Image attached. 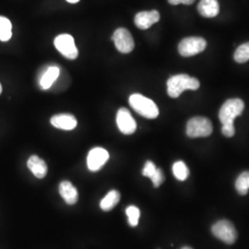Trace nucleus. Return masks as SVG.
Masks as SVG:
<instances>
[{
	"label": "nucleus",
	"mask_w": 249,
	"mask_h": 249,
	"mask_svg": "<svg viewBox=\"0 0 249 249\" xmlns=\"http://www.w3.org/2000/svg\"><path fill=\"white\" fill-rule=\"evenodd\" d=\"M12 37V24L9 18L0 16V41L8 42Z\"/></svg>",
	"instance_id": "obj_18"
},
{
	"label": "nucleus",
	"mask_w": 249,
	"mask_h": 249,
	"mask_svg": "<svg viewBox=\"0 0 249 249\" xmlns=\"http://www.w3.org/2000/svg\"><path fill=\"white\" fill-rule=\"evenodd\" d=\"M222 132L223 135L227 138H231L232 137L234 133H235V129H234V126L233 124H223V127H222Z\"/></svg>",
	"instance_id": "obj_25"
},
{
	"label": "nucleus",
	"mask_w": 249,
	"mask_h": 249,
	"mask_svg": "<svg viewBox=\"0 0 249 249\" xmlns=\"http://www.w3.org/2000/svg\"><path fill=\"white\" fill-rule=\"evenodd\" d=\"M125 213L128 218V223L132 226L136 227L139 224V220L141 217V211L136 206H129L125 210Z\"/></svg>",
	"instance_id": "obj_22"
},
{
	"label": "nucleus",
	"mask_w": 249,
	"mask_h": 249,
	"mask_svg": "<svg viewBox=\"0 0 249 249\" xmlns=\"http://www.w3.org/2000/svg\"><path fill=\"white\" fill-rule=\"evenodd\" d=\"M116 49L120 53H128L133 51L135 42L130 32L124 28L117 29L112 36Z\"/></svg>",
	"instance_id": "obj_8"
},
{
	"label": "nucleus",
	"mask_w": 249,
	"mask_h": 249,
	"mask_svg": "<svg viewBox=\"0 0 249 249\" xmlns=\"http://www.w3.org/2000/svg\"><path fill=\"white\" fill-rule=\"evenodd\" d=\"M191 249V248H189V247H185V248H183V249Z\"/></svg>",
	"instance_id": "obj_28"
},
{
	"label": "nucleus",
	"mask_w": 249,
	"mask_h": 249,
	"mask_svg": "<svg viewBox=\"0 0 249 249\" xmlns=\"http://www.w3.org/2000/svg\"><path fill=\"white\" fill-rule=\"evenodd\" d=\"M197 10L205 18H214L219 14L220 7L217 0H200Z\"/></svg>",
	"instance_id": "obj_15"
},
{
	"label": "nucleus",
	"mask_w": 249,
	"mask_h": 249,
	"mask_svg": "<svg viewBox=\"0 0 249 249\" xmlns=\"http://www.w3.org/2000/svg\"><path fill=\"white\" fill-rule=\"evenodd\" d=\"M109 159V153L104 148L96 147L90 150L87 158V165L89 171L97 172L102 169L103 166Z\"/></svg>",
	"instance_id": "obj_10"
},
{
	"label": "nucleus",
	"mask_w": 249,
	"mask_h": 249,
	"mask_svg": "<svg viewBox=\"0 0 249 249\" xmlns=\"http://www.w3.org/2000/svg\"><path fill=\"white\" fill-rule=\"evenodd\" d=\"M156 170H157V167L155 166V164L151 160H147L144 165V168L142 169L143 177L152 178L154 176V174L156 173Z\"/></svg>",
	"instance_id": "obj_23"
},
{
	"label": "nucleus",
	"mask_w": 249,
	"mask_h": 249,
	"mask_svg": "<svg viewBox=\"0 0 249 249\" xmlns=\"http://www.w3.org/2000/svg\"><path fill=\"white\" fill-rule=\"evenodd\" d=\"M199 88V81L187 74H179L167 80V93L171 98H178L186 89L196 90Z\"/></svg>",
	"instance_id": "obj_1"
},
{
	"label": "nucleus",
	"mask_w": 249,
	"mask_h": 249,
	"mask_svg": "<svg viewBox=\"0 0 249 249\" xmlns=\"http://www.w3.org/2000/svg\"><path fill=\"white\" fill-rule=\"evenodd\" d=\"M160 20V13L157 10L141 11L135 16V25L141 30H147Z\"/></svg>",
	"instance_id": "obj_11"
},
{
	"label": "nucleus",
	"mask_w": 249,
	"mask_h": 249,
	"mask_svg": "<svg viewBox=\"0 0 249 249\" xmlns=\"http://www.w3.org/2000/svg\"><path fill=\"white\" fill-rule=\"evenodd\" d=\"M59 193L67 204L74 205L78 202L79 192L70 181H63L60 183Z\"/></svg>",
	"instance_id": "obj_13"
},
{
	"label": "nucleus",
	"mask_w": 249,
	"mask_h": 249,
	"mask_svg": "<svg viewBox=\"0 0 249 249\" xmlns=\"http://www.w3.org/2000/svg\"><path fill=\"white\" fill-rule=\"evenodd\" d=\"M196 0H168L171 5H179V4H185V5H191L195 2Z\"/></svg>",
	"instance_id": "obj_26"
},
{
	"label": "nucleus",
	"mask_w": 249,
	"mask_h": 249,
	"mask_svg": "<svg viewBox=\"0 0 249 249\" xmlns=\"http://www.w3.org/2000/svg\"><path fill=\"white\" fill-rule=\"evenodd\" d=\"M1 92H2V86H1V84H0V94H1Z\"/></svg>",
	"instance_id": "obj_29"
},
{
	"label": "nucleus",
	"mask_w": 249,
	"mask_h": 249,
	"mask_svg": "<svg viewBox=\"0 0 249 249\" xmlns=\"http://www.w3.org/2000/svg\"><path fill=\"white\" fill-rule=\"evenodd\" d=\"M233 58L237 63H246L249 60V42L240 45L235 53L233 54Z\"/></svg>",
	"instance_id": "obj_21"
},
{
	"label": "nucleus",
	"mask_w": 249,
	"mask_h": 249,
	"mask_svg": "<svg viewBox=\"0 0 249 249\" xmlns=\"http://www.w3.org/2000/svg\"><path fill=\"white\" fill-rule=\"evenodd\" d=\"M53 45L57 51L68 59H76L79 55V50L71 35L63 34L56 36L53 40Z\"/></svg>",
	"instance_id": "obj_6"
},
{
	"label": "nucleus",
	"mask_w": 249,
	"mask_h": 249,
	"mask_svg": "<svg viewBox=\"0 0 249 249\" xmlns=\"http://www.w3.org/2000/svg\"><path fill=\"white\" fill-rule=\"evenodd\" d=\"M51 124L55 128L69 131L73 130L77 126L78 121L76 117L71 114H59L51 118Z\"/></svg>",
	"instance_id": "obj_12"
},
{
	"label": "nucleus",
	"mask_w": 249,
	"mask_h": 249,
	"mask_svg": "<svg viewBox=\"0 0 249 249\" xmlns=\"http://www.w3.org/2000/svg\"><path fill=\"white\" fill-rule=\"evenodd\" d=\"M27 165H28V168L34 174V176L39 179L45 178L47 174L48 169L45 160L36 155H33L29 158V160L27 161Z\"/></svg>",
	"instance_id": "obj_16"
},
{
	"label": "nucleus",
	"mask_w": 249,
	"mask_h": 249,
	"mask_svg": "<svg viewBox=\"0 0 249 249\" xmlns=\"http://www.w3.org/2000/svg\"><path fill=\"white\" fill-rule=\"evenodd\" d=\"M59 74H60V71L57 67L55 66L48 67L45 70V71L42 74L41 78H39V85L41 89L44 90L50 89L53 82L59 77Z\"/></svg>",
	"instance_id": "obj_14"
},
{
	"label": "nucleus",
	"mask_w": 249,
	"mask_h": 249,
	"mask_svg": "<svg viewBox=\"0 0 249 249\" xmlns=\"http://www.w3.org/2000/svg\"><path fill=\"white\" fill-rule=\"evenodd\" d=\"M213 131L212 122L203 116H195L191 118L187 124V135L189 138L209 137Z\"/></svg>",
	"instance_id": "obj_4"
},
{
	"label": "nucleus",
	"mask_w": 249,
	"mask_h": 249,
	"mask_svg": "<svg viewBox=\"0 0 249 249\" xmlns=\"http://www.w3.org/2000/svg\"><path fill=\"white\" fill-rule=\"evenodd\" d=\"M245 109V104L241 99H229L221 107L219 118L223 124H233V120L241 116Z\"/></svg>",
	"instance_id": "obj_3"
},
{
	"label": "nucleus",
	"mask_w": 249,
	"mask_h": 249,
	"mask_svg": "<svg viewBox=\"0 0 249 249\" xmlns=\"http://www.w3.org/2000/svg\"><path fill=\"white\" fill-rule=\"evenodd\" d=\"M235 188L237 192L242 195L245 196L248 194L249 190V172H244L242 173L240 176L236 179L235 182Z\"/></svg>",
	"instance_id": "obj_19"
},
{
	"label": "nucleus",
	"mask_w": 249,
	"mask_h": 249,
	"mask_svg": "<svg viewBox=\"0 0 249 249\" xmlns=\"http://www.w3.org/2000/svg\"><path fill=\"white\" fill-rule=\"evenodd\" d=\"M116 124L121 133L131 135L137 129V123L126 108H120L116 114Z\"/></svg>",
	"instance_id": "obj_9"
},
{
	"label": "nucleus",
	"mask_w": 249,
	"mask_h": 249,
	"mask_svg": "<svg viewBox=\"0 0 249 249\" xmlns=\"http://www.w3.org/2000/svg\"><path fill=\"white\" fill-rule=\"evenodd\" d=\"M164 175L162 173V171L160 168H157L156 170V173L154 174V176L151 178V181H152V184L154 187H159L160 185L163 183L164 181Z\"/></svg>",
	"instance_id": "obj_24"
},
{
	"label": "nucleus",
	"mask_w": 249,
	"mask_h": 249,
	"mask_svg": "<svg viewBox=\"0 0 249 249\" xmlns=\"http://www.w3.org/2000/svg\"><path fill=\"white\" fill-rule=\"evenodd\" d=\"M214 236L227 245H232L237 239V231L234 225L228 220H221L212 227Z\"/></svg>",
	"instance_id": "obj_5"
},
{
	"label": "nucleus",
	"mask_w": 249,
	"mask_h": 249,
	"mask_svg": "<svg viewBox=\"0 0 249 249\" xmlns=\"http://www.w3.org/2000/svg\"><path fill=\"white\" fill-rule=\"evenodd\" d=\"M207 46L206 40L201 37H187L178 45V52L185 57L193 56L203 52Z\"/></svg>",
	"instance_id": "obj_7"
},
{
	"label": "nucleus",
	"mask_w": 249,
	"mask_h": 249,
	"mask_svg": "<svg viewBox=\"0 0 249 249\" xmlns=\"http://www.w3.org/2000/svg\"><path fill=\"white\" fill-rule=\"evenodd\" d=\"M173 173L175 178L179 181H185L189 176V170L186 163L182 160H178L173 165Z\"/></svg>",
	"instance_id": "obj_20"
},
{
	"label": "nucleus",
	"mask_w": 249,
	"mask_h": 249,
	"mask_svg": "<svg viewBox=\"0 0 249 249\" xmlns=\"http://www.w3.org/2000/svg\"><path fill=\"white\" fill-rule=\"evenodd\" d=\"M69 3H71V4H76L78 3L80 0H67Z\"/></svg>",
	"instance_id": "obj_27"
},
{
	"label": "nucleus",
	"mask_w": 249,
	"mask_h": 249,
	"mask_svg": "<svg viewBox=\"0 0 249 249\" xmlns=\"http://www.w3.org/2000/svg\"><path fill=\"white\" fill-rule=\"evenodd\" d=\"M120 201V193L117 190H111L100 202V207L104 212L113 210Z\"/></svg>",
	"instance_id": "obj_17"
},
{
	"label": "nucleus",
	"mask_w": 249,
	"mask_h": 249,
	"mask_svg": "<svg viewBox=\"0 0 249 249\" xmlns=\"http://www.w3.org/2000/svg\"><path fill=\"white\" fill-rule=\"evenodd\" d=\"M128 103L138 114L146 118L154 119L159 116V108L156 104L140 93L132 94L128 99Z\"/></svg>",
	"instance_id": "obj_2"
}]
</instances>
